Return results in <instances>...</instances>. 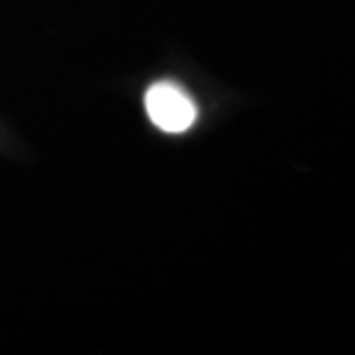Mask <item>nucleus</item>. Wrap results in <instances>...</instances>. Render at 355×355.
<instances>
[{
    "label": "nucleus",
    "instance_id": "1",
    "mask_svg": "<svg viewBox=\"0 0 355 355\" xmlns=\"http://www.w3.org/2000/svg\"><path fill=\"white\" fill-rule=\"evenodd\" d=\"M146 111L148 118L168 134L187 132L196 120V106L191 97L173 83H155L148 88Z\"/></svg>",
    "mask_w": 355,
    "mask_h": 355
}]
</instances>
